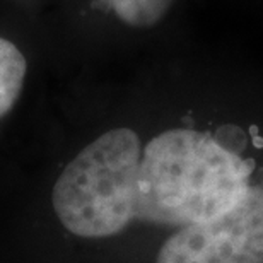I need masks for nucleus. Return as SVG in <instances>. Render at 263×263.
I'll return each mask as SVG.
<instances>
[{
    "label": "nucleus",
    "mask_w": 263,
    "mask_h": 263,
    "mask_svg": "<svg viewBox=\"0 0 263 263\" xmlns=\"http://www.w3.org/2000/svg\"><path fill=\"white\" fill-rule=\"evenodd\" d=\"M251 167L212 135L161 132L142 149L134 220L183 228L234 205L250 188Z\"/></svg>",
    "instance_id": "1"
},
{
    "label": "nucleus",
    "mask_w": 263,
    "mask_h": 263,
    "mask_svg": "<svg viewBox=\"0 0 263 263\" xmlns=\"http://www.w3.org/2000/svg\"><path fill=\"white\" fill-rule=\"evenodd\" d=\"M142 156L139 135L113 128L96 137L65 166L55 181V214L79 238L118 234L134 220L135 185Z\"/></svg>",
    "instance_id": "2"
},
{
    "label": "nucleus",
    "mask_w": 263,
    "mask_h": 263,
    "mask_svg": "<svg viewBox=\"0 0 263 263\" xmlns=\"http://www.w3.org/2000/svg\"><path fill=\"white\" fill-rule=\"evenodd\" d=\"M156 263H263V188L250 185L228 210L180 228Z\"/></svg>",
    "instance_id": "3"
},
{
    "label": "nucleus",
    "mask_w": 263,
    "mask_h": 263,
    "mask_svg": "<svg viewBox=\"0 0 263 263\" xmlns=\"http://www.w3.org/2000/svg\"><path fill=\"white\" fill-rule=\"evenodd\" d=\"M28 60L19 46L0 36V118L5 117L23 92Z\"/></svg>",
    "instance_id": "4"
},
{
    "label": "nucleus",
    "mask_w": 263,
    "mask_h": 263,
    "mask_svg": "<svg viewBox=\"0 0 263 263\" xmlns=\"http://www.w3.org/2000/svg\"><path fill=\"white\" fill-rule=\"evenodd\" d=\"M175 0H108L115 15L132 28H152L161 23Z\"/></svg>",
    "instance_id": "5"
}]
</instances>
